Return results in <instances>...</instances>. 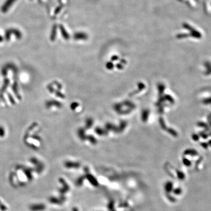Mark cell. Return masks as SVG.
Segmentation results:
<instances>
[{
	"label": "cell",
	"instance_id": "6da1fadb",
	"mask_svg": "<svg viewBox=\"0 0 211 211\" xmlns=\"http://www.w3.org/2000/svg\"><path fill=\"white\" fill-rule=\"evenodd\" d=\"M203 9L206 15L211 16V0H204Z\"/></svg>",
	"mask_w": 211,
	"mask_h": 211
},
{
	"label": "cell",
	"instance_id": "7a4b0ae2",
	"mask_svg": "<svg viewBox=\"0 0 211 211\" xmlns=\"http://www.w3.org/2000/svg\"><path fill=\"white\" fill-rule=\"evenodd\" d=\"M87 178L88 180L89 181V182H90V183H91L93 185H94V186H97V185H98V183H97V180L95 179V178H94V177H93L92 175H90V174L87 175Z\"/></svg>",
	"mask_w": 211,
	"mask_h": 211
},
{
	"label": "cell",
	"instance_id": "3957f363",
	"mask_svg": "<svg viewBox=\"0 0 211 211\" xmlns=\"http://www.w3.org/2000/svg\"><path fill=\"white\" fill-rule=\"evenodd\" d=\"M172 183L171 182H168L165 184V190L167 192H170L172 189Z\"/></svg>",
	"mask_w": 211,
	"mask_h": 211
},
{
	"label": "cell",
	"instance_id": "277c9868",
	"mask_svg": "<svg viewBox=\"0 0 211 211\" xmlns=\"http://www.w3.org/2000/svg\"><path fill=\"white\" fill-rule=\"evenodd\" d=\"M177 173H178V174H177V175H178V177L179 178V179H184L185 175H184V174H183V173L181 172H180V171H178L177 172Z\"/></svg>",
	"mask_w": 211,
	"mask_h": 211
},
{
	"label": "cell",
	"instance_id": "5b68a950",
	"mask_svg": "<svg viewBox=\"0 0 211 211\" xmlns=\"http://www.w3.org/2000/svg\"><path fill=\"white\" fill-rule=\"evenodd\" d=\"M184 164L186 166H188V167H189V166L191 165V162L189 161V160H188L187 159H184Z\"/></svg>",
	"mask_w": 211,
	"mask_h": 211
},
{
	"label": "cell",
	"instance_id": "8992f818",
	"mask_svg": "<svg viewBox=\"0 0 211 211\" xmlns=\"http://www.w3.org/2000/svg\"><path fill=\"white\" fill-rule=\"evenodd\" d=\"M181 192H182V191H181V189L180 188H177L174 190V193H175V194L179 195L181 194Z\"/></svg>",
	"mask_w": 211,
	"mask_h": 211
}]
</instances>
